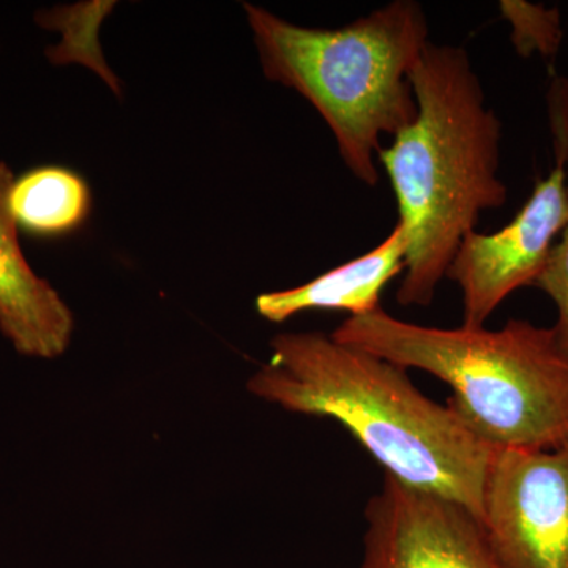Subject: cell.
Returning a JSON list of instances; mask_svg holds the SVG:
<instances>
[{
    "label": "cell",
    "instance_id": "obj_1",
    "mask_svg": "<svg viewBox=\"0 0 568 568\" xmlns=\"http://www.w3.org/2000/svg\"><path fill=\"white\" fill-rule=\"evenodd\" d=\"M248 390L290 413L334 418L409 487L457 500L480 518L495 447L422 394L403 366L321 332L276 335Z\"/></svg>",
    "mask_w": 568,
    "mask_h": 568
},
{
    "label": "cell",
    "instance_id": "obj_2",
    "mask_svg": "<svg viewBox=\"0 0 568 568\" xmlns=\"http://www.w3.org/2000/svg\"><path fill=\"white\" fill-rule=\"evenodd\" d=\"M416 119L377 160L405 226V272L396 301L428 306L478 216L507 203L499 179L503 123L487 106L469 52L429 41L413 71Z\"/></svg>",
    "mask_w": 568,
    "mask_h": 568
},
{
    "label": "cell",
    "instance_id": "obj_3",
    "mask_svg": "<svg viewBox=\"0 0 568 568\" xmlns=\"http://www.w3.org/2000/svg\"><path fill=\"white\" fill-rule=\"evenodd\" d=\"M331 336L446 383L447 406L488 446L548 450L568 440V354L552 327H426L377 308Z\"/></svg>",
    "mask_w": 568,
    "mask_h": 568
},
{
    "label": "cell",
    "instance_id": "obj_4",
    "mask_svg": "<svg viewBox=\"0 0 568 568\" xmlns=\"http://www.w3.org/2000/svg\"><path fill=\"white\" fill-rule=\"evenodd\" d=\"M244 10L264 77L304 97L347 170L375 186L381 138L417 114L409 77L429 43L420 3L395 0L338 29L301 28L252 3Z\"/></svg>",
    "mask_w": 568,
    "mask_h": 568
},
{
    "label": "cell",
    "instance_id": "obj_5",
    "mask_svg": "<svg viewBox=\"0 0 568 568\" xmlns=\"http://www.w3.org/2000/svg\"><path fill=\"white\" fill-rule=\"evenodd\" d=\"M480 523L500 568H568V440L496 448Z\"/></svg>",
    "mask_w": 568,
    "mask_h": 568
},
{
    "label": "cell",
    "instance_id": "obj_6",
    "mask_svg": "<svg viewBox=\"0 0 568 568\" xmlns=\"http://www.w3.org/2000/svg\"><path fill=\"white\" fill-rule=\"evenodd\" d=\"M568 140L556 134V166L541 179L521 211L493 234L470 231L448 265L463 294V327L480 328L504 301L536 283L568 226Z\"/></svg>",
    "mask_w": 568,
    "mask_h": 568
},
{
    "label": "cell",
    "instance_id": "obj_7",
    "mask_svg": "<svg viewBox=\"0 0 568 568\" xmlns=\"http://www.w3.org/2000/svg\"><path fill=\"white\" fill-rule=\"evenodd\" d=\"M365 523L358 568H500L473 510L387 474Z\"/></svg>",
    "mask_w": 568,
    "mask_h": 568
},
{
    "label": "cell",
    "instance_id": "obj_8",
    "mask_svg": "<svg viewBox=\"0 0 568 568\" xmlns=\"http://www.w3.org/2000/svg\"><path fill=\"white\" fill-rule=\"evenodd\" d=\"M13 173L0 162V332L22 355L59 357L73 335V313L22 253L9 194Z\"/></svg>",
    "mask_w": 568,
    "mask_h": 568
},
{
    "label": "cell",
    "instance_id": "obj_9",
    "mask_svg": "<svg viewBox=\"0 0 568 568\" xmlns=\"http://www.w3.org/2000/svg\"><path fill=\"white\" fill-rule=\"evenodd\" d=\"M407 239L405 226L396 223L392 233L372 252L332 268L293 290L274 291L256 298V310L271 323H283L310 310H335L364 316L381 308V294L388 282L405 272Z\"/></svg>",
    "mask_w": 568,
    "mask_h": 568
},
{
    "label": "cell",
    "instance_id": "obj_10",
    "mask_svg": "<svg viewBox=\"0 0 568 568\" xmlns=\"http://www.w3.org/2000/svg\"><path fill=\"white\" fill-rule=\"evenodd\" d=\"M9 204L18 230L52 237L81 226L91 211V193L73 171L43 166L14 179Z\"/></svg>",
    "mask_w": 568,
    "mask_h": 568
},
{
    "label": "cell",
    "instance_id": "obj_11",
    "mask_svg": "<svg viewBox=\"0 0 568 568\" xmlns=\"http://www.w3.org/2000/svg\"><path fill=\"white\" fill-rule=\"evenodd\" d=\"M112 7H114L112 2L55 7V9L39 11L36 21L43 29L62 33L61 43L47 51L48 59L52 63L58 65L70 62L85 63L119 93L121 91H119L118 78L108 69L97 44V29Z\"/></svg>",
    "mask_w": 568,
    "mask_h": 568
},
{
    "label": "cell",
    "instance_id": "obj_12",
    "mask_svg": "<svg viewBox=\"0 0 568 568\" xmlns=\"http://www.w3.org/2000/svg\"><path fill=\"white\" fill-rule=\"evenodd\" d=\"M504 20L511 26V43L521 58L538 54L552 59L562 43V20L558 9H548L525 0H503Z\"/></svg>",
    "mask_w": 568,
    "mask_h": 568
},
{
    "label": "cell",
    "instance_id": "obj_13",
    "mask_svg": "<svg viewBox=\"0 0 568 568\" xmlns=\"http://www.w3.org/2000/svg\"><path fill=\"white\" fill-rule=\"evenodd\" d=\"M534 286L544 291L556 305L558 321L552 325V331L560 347L568 354V226L552 246Z\"/></svg>",
    "mask_w": 568,
    "mask_h": 568
},
{
    "label": "cell",
    "instance_id": "obj_14",
    "mask_svg": "<svg viewBox=\"0 0 568 568\" xmlns=\"http://www.w3.org/2000/svg\"><path fill=\"white\" fill-rule=\"evenodd\" d=\"M567 189H568V173H567Z\"/></svg>",
    "mask_w": 568,
    "mask_h": 568
}]
</instances>
